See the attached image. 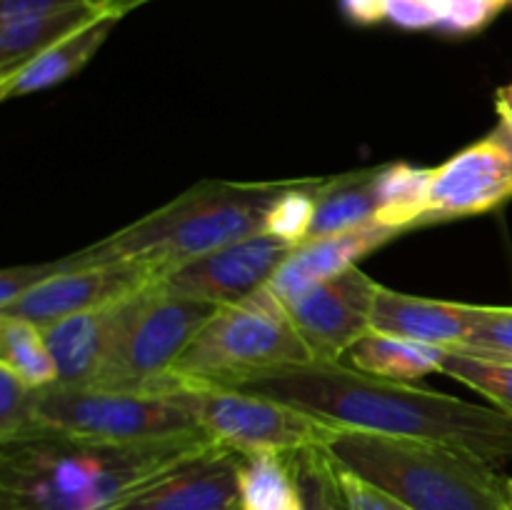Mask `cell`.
Segmentation results:
<instances>
[{"mask_svg":"<svg viewBox=\"0 0 512 510\" xmlns=\"http://www.w3.org/2000/svg\"><path fill=\"white\" fill-rule=\"evenodd\" d=\"M375 173L378 168L325 178L318 190L313 225L305 240L328 238L375 223Z\"/></svg>","mask_w":512,"mask_h":510,"instance_id":"cell-20","label":"cell"},{"mask_svg":"<svg viewBox=\"0 0 512 510\" xmlns=\"http://www.w3.org/2000/svg\"><path fill=\"white\" fill-rule=\"evenodd\" d=\"M398 235L403 233L380 223H368L363 228L348 230V233L305 240V243L295 245L293 253L283 260V265L275 270L265 288L285 305L303 295L305 290L355 268L365 255Z\"/></svg>","mask_w":512,"mask_h":510,"instance_id":"cell-14","label":"cell"},{"mask_svg":"<svg viewBox=\"0 0 512 510\" xmlns=\"http://www.w3.org/2000/svg\"><path fill=\"white\" fill-rule=\"evenodd\" d=\"M345 18L355 25H375L385 20V0H338Z\"/></svg>","mask_w":512,"mask_h":510,"instance_id":"cell-34","label":"cell"},{"mask_svg":"<svg viewBox=\"0 0 512 510\" xmlns=\"http://www.w3.org/2000/svg\"><path fill=\"white\" fill-rule=\"evenodd\" d=\"M240 510H303L290 453H253L240 458Z\"/></svg>","mask_w":512,"mask_h":510,"instance_id":"cell-22","label":"cell"},{"mask_svg":"<svg viewBox=\"0 0 512 510\" xmlns=\"http://www.w3.org/2000/svg\"><path fill=\"white\" fill-rule=\"evenodd\" d=\"M478 310L480 305L418 298L378 285L370 310V330L455 350L470 335Z\"/></svg>","mask_w":512,"mask_h":510,"instance_id":"cell-15","label":"cell"},{"mask_svg":"<svg viewBox=\"0 0 512 510\" xmlns=\"http://www.w3.org/2000/svg\"><path fill=\"white\" fill-rule=\"evenodd\" d=\"M130 295L40 328L58 370V385L80 388L93 383L113 345Z\"/></svg>","mask_w":512,"mask_h":510,"instance_id":"cell-16","label":"cell"},{"mask_svg":"<svg viewBox=\"0 0 512 510\" xmlns=\"http://www.w3.org/2000/svg\"><path fill=\"white\" fill-rule=\"evenodd\" d=\"M495 108H498L500 125H505L512 133V83L498 90V95H495Z\"/></svg>","mask_w":512,"mask_h":510,"instance_id":"cell-36","label":"cell"},{"mask_svg":"<svg viewBox=\"0 0 512 510\" xmlns=\"http://www.w3.org/2000/svg\"><path fill=\"white\" fill-rule=\"evenodd\" d=\"M215 445L205 433L108 443L40 430L0 443V510H118Z\"/></svg>","mask_w":512,"mask_h":510,"instance_id":"cell-2","label":"cell"},{"mask_svg":"<svg viewBox=\"0 0 512 510\" xmlns=\"http://www.w3.org/2000/svg\"><path fill=\"white\" fill-rule=\"evenodd\" d=\"M118 20L120 18H113V15H100L93 23L83 25L80 30L70 33L68 38L60 40V43L50 45L48 50H43L38 58L25 63L15 73L3 75L0 78V98H20V95L48 90L53 85L63 83V80L73 78L98 53L100 45L108 40V35L118 25Z\"/></svg>","mask_w":512,"mask_h":510,"instance_id":"cell-17","label":"cell"},{"mask_svg":"<svg viewBox=\"0 0 512 510\" xmlns=\"http://www.w3.org/2000/svg\"><path fill=\"white\" fill-rule=\"evenodd\" d=\"M85 3L93 5V8H98L100 13H105V15L123 18V15H128L130 10L140 8V5H145L148 0H85Z\"/></svg>","mask_w":512,"mask_h":510,"instance_id":"cell-35","label":"cell"},{"mask_svg":"<svg viewBox=\"0 0 512 510\" xmlns=\"http://www.w3.org/2000/svg\"><path fill=\"white\" fill-rule=\"evenodd\" d=\"M433 168L390 163L375 173V223L405 233L425 225Z\"/></svg>","mask_w":512,"mask_h":510,"instance_id":"cell-21","label":"cell"},{"mask_svg":"<svg viewBox=\"0 0 512 510\" xmlns=\"http://www.w3.org/2000/svg\"><path fill=\"white\" fill-rule=\"evenodd\" d=\"M510 493H512V478H510Z\"/></svg>","mask_w":512,"mask_h":510,"instance_id":"cell-39","label":"cell"},{"mask_svg":"<svg viewBox=\"0 0 512 510\" xmlns=\"http://www.w3.org/2000/svg\"><path fill=\"white\" fill-rule=\"evenodd\" d=\"M335 468H338V465H335ZM338 475H340V485H343L348 510H395L400 505L395 503L390 495H385L383 490L375 488L373 483L348 473V470L338 468Z\"/></svg>","mask_w":512,"mask_h":510,"instance_id":"cell-32","label":"cell"},{"mask_svg":"<svg viewBox=\"0 0 512 510\" xmlns=\"http://www.w3.org/2000/svg\"><path fill=\"white\" fill-rule=\"evenodd\" d=\"M288 183H230L203 180L165 203L163 208L125 225L118 233L65 255L68 268L143 260L160 270V278L180 265L235 240L265 233L268 213Z\"/></svg>","mask_w":512,"mask_h":510,"instance_id":"cell-3","label":"cell"},{"mask_svg":"<svg viewBox=\"0 0 512 510\" xmlns=\"http://www.w3.org/2000/svg\"><path fill=\"white\" fill-rule=\"evenodd\" d=\"M40 430L108 443H143L185 433H203L193 415L155 390L48 385L35 393Z\"/></svg>","mask_w":512,"mask_h":510,"instance_id":"cell-8","label":"cell"},{"mask_svg":"<svg viewBox=\"0 0 512 510\" xmlns=\"http://www.w3.org/2000/svg\"><path fill=\"white\" fill-rule=\"evenodd\" d=\"M303 510H348L340 475L323 445L290 453Z\"/></svg>","mask_w":512,"mask_h":510,"instance_id":"cell-24","label":"cell"},{"mask_svg":"<svg viewBox=\"0 0 512 510\" xmlns=\"http://www.w3.org/2000/svg\"><path fill=\"white\" fill-rule=\"evenodd\" d=\"M218 305L173 293L163 283L135 290L113 345L93 378L95 388L150 390L165 378Z\"/></svg>","mask_w":512,"mask_h":510,"instance_id":"cell-7","label":"cell"},{"mask_svg":"<svg viewBox=\"0 0 512 510\" xmlns=\"http://www.w3.org/2000/svg\"><path fill=\"white\" fill-rule=\"evenodd\" d=\"M512 198V133L498 125L433 168L425 223L488 213Z\"/></svg>","mask_w":512,"mask_h":510,"instance_id":"cell-10","label":"cell"},{"mask_svg":"<svg viewBox=\"0 0 512 510\" xmlns=\"http://www.w3.org/2000/svg\"><path fill=\"white\" fill-rule=\"evenodd\" d=\"M323 448L405 510H512L508 475L443 445L338 428Z\"/></svg>","mask_w":512,"mask_h":510,"instance_id":"cell-4","label":"cell"},{"mask_svg":"<svg viewBox=\"0 0 512 510\" xmlns=\"http://www.w3.org/2000/svg\"><path fill=\"white\" fill-rule=\"evenodd\" d=\"M100 15L105 13H100L98 8L88 3H80L73 8L55 10V13L0 20V78L23 68L25 63L38 58L50 45L60 43L83 25L93 23Z\"/></svg>","mask_w":512,"mask_h":510,"instance_id":"cell-18","label":"cell"},{"mask_svg":"<svg viewBox=\"0 0 512 510\" xmlns=\"http://www.w3.org/2000/svg\"><path fill=\"white\" fill-rule=\"evenodd\" d=\"M325 178H305L290 180L288 190L275 200L268 213L265 233L285 240L290 245H300L310 233V225L315 218V205H318V190Z\"/></svg>","mask_w":512,"mask_h":510,"instance_id":"cell-26","label":"cell"},{"mask_svg":"<svg viewBox=\"0 0 512 510\" xmlns=\"http://www.w3.org/2000/svg\"><path fill=\"white\" fill-rule=\"evenodd\" d=\"M395 510H405V508H403V505H398V508H395Z\"/></svg>","mask_w":512,"mask_h":510,"instance_id":"cell-38","label":"cell"},{"mask_svg":"<svg viewBox=\"0 0 512 510\" xmlns=\"http://www.w3.org/2000/svg\"><path fill=\"white\" fill-rule=\"evenodd\" d=\"M80 3H85V0H0V20L55 13V10L73 8Z\"/></svg>","mask_w":512,"mask_h":510,"instance_id":"cell-33","label":"cell"},{"mask_svg":"<svg viewBox=\"0 0 512 510\" xmlns=\"http://www.w3.org/2000/svg\"><path fill=\"white\" fill-rule=\"evenodd\" d=\"M240 458L215 445L135 493L118 510H240Z\"/></svg>","mask_w":512,"mask_h":510,"instance_id":"cell-13","label":"cell"},{"mask_svg":"<svg viewBox=\"0 0 512 510\" xmlns=\"http://www.w3.org/2000/svg\"><path fill=\"white\" fill-rule=\"evenodd\" d=\"M293 248L295 245L275 235H250L180 265L160 283L173 293L205 300L220 308L238 303L268 285Z\"/></svg>","mask_w":512,"mask_h":510,"instance_id":"cell-12","label":"cell"},{"mask_svg":"<svg viewBox=\"0 0 512 510\" xmlns=\"http://www.w3.org/2000/svg\"><path fill=\"white\" fill-rule=\"evenodd\" d=\"M385 20L403 30H438L430 0H385Z\"/></svg>","mask_w":512,"mask_h":510,"instance_id":"cell-31","label":"cell"},{"mask_svg":"<svg viewBox=\"0 0 512 510\" xmlns=\"http://www.w3.org/2000/svg\"><path fill=\"white\" fill-rule=\"evenodd\" d=\"M35 393L23 380L0 368V443L23 440L38 433L35 420Z\"/></svg>","mask_w":512,"mask_h":510,"instance_id":"cell-27","label":"cell"},{"mask_svg":"<svg viewBox=\"0 0 512 510\" xmlns=\"http://www.w3.org/2000/svg\"><path fill=\"white\" fill-rule=\"evenodd\" d=\"M455 350H465L485 358L512 360V308L480 305L475 325L465 343Z\"/></svg>","mask_w":512,"mask_h":510,"instance_id":"cell-28","label":"cell"},{"mask_svg":"<svg viewBox=\"0 0 512 510\" xmlns=\"http://www.w3.org/2000/svg\"><path fill=\"white\" fill-rule=\"evenodd\" d=\"M503 3H505V8H508V5H512V0H503Z\"/></svg>","mask_w":512,"mask_h":510,"instance_id":"cell-37","label":"cell"},{"mask_svg":"<svg viewBox=\"0 0 512 510\" xmlns=\"http://www.w3.org/2000/svg\"><path fill=\"white\" fill-rule=\"evenodd\" d=\"M438 13V33L445 35H473L488 28L500 10L503 0H430Z\"/></svg>","mask_w":512,"mask_h":510,"instance_id":"cell-29","label":"cell"},{"mask_svg":"<svg viewBox=\"0 0 512 510\" xmlns=\"http://www.w3.org/2000/svg\"><path fill=\"white\" fill-rule=\"evenodd\" d=\"M63 270L60 258L53 263H35V265H18V268H5L0 273V308H8L15 300L23 298L28 290L40 285L43 280L53 278Z\"/></svg>","mask_w":512,"mask_h":510,"instance_id":"cell-30","label":"cell"},{"mask_svg":"<svg viewBox=\"0 0 512 510\" xmlns=\"http://www.w3.org/2000/svg\"><path fill=\"white\" fill-rule=\"evenodd\" d=\"M445 355H448V348H440V345L370 330L350 348L348 358L350 368L360 373L398 380V383H418L425 375L440 373Z\"/></svg>","mask_w":512,"mask_h":510,"instance_id":"cell-19","label":"cell"},{"mask_svg":"<svg viewBox=\"0 0 512 510\" xmlns=\"http://www.w3.org/2000/svg\"><path fill=\"white\" fill-rule=\"evenodd\" d=\"M440 373L478 390L480 395L493 400L500 410L512 415V360L448 350L443 365H440Z\"/></svg>","mask_w":512,"mask_h":510,"instance_id":"cell-25","label":"cell"},{"mask_svg":"<svg viewBox=\"0 0 512 510\" xmlns=\"http://www.w3.org/2000/svg\"><path fill=\"white\" fill-rule=\"evenodd\" d=\"M378 285L355 265L285 303L290 323L313 355V363H340L370 333Z\"/></svg>","mask_w":512,"mask_h":510,"instance_id":"cell-9","label":"cell"},{"mask_svg":"<svg viewBox=\"0 0 512 510\" xmlns=\"http://www.w3.org/2000/svg\"><path fill=\"white\" fill-rule=\"evenodd\" d=\"M60 265L63 270L58 275L35 285L8 308H0V315H13L45 328L163 280L160 270L143 260H108V263L68 268L60 258Z\"/></svg>","mask_w":512,"mask_h":510,"instance_id":"cell-11","label":"cell"},{"mask_svg":"<svg viewBox=\"0 0 512 510\" xmlns=\"http://www.w3.org/2000/svg\"><path fill=\"white\" fill-rule=\"evenodd\" d=\"M0 368L30 388H48L58 383V370L43 330L13 315H0Z\"/></svg>","mask_w":512,"mask_h":510,"instance_id":"cell-23","label":"cell"},{"mask_svg":"<svg viewBox=\"0 0 512 510\" xmlns=\"http://www.w3.org/2000/svg\"><path fill=\"white\" fill-rule=\"evenodd\" d=\"M225 388L265 395L338 428L443 445L495 468L512 460V415L505 410L340 363L280 365Z\"/></svg>","mask_w":512,"mask_h":510,"instance_id":"cell-1","label":"cell"},{"mask_svg":"<svg viewBox=\"0 0 512 510\" xmlns=\"http://www.w3.org/2000/svg\"><path fill=\"white\" fill-rule=\"evenodd\" d=\"M313 363L285 305L268 288L220 305L165 375L228 385L280 365Z\"/></svg>","mask_w":512,"mask_h":510,"instance_id":"cell-5","label":"cell"},{"mask_svg":"<svg viewBox=\"0 0 512 510\" xmlns=\"http://www.w3.org/2000/svg\"><path fill=\"white\" fill-rule=\"evenodd\" d=\"M150 390L188 410L208 438L240 455L315 448L325 445V440L338 430V425L293 405L225 385L175 380L165 375Z\"/></svg>","mask_w":512,"mask_h":510,"instance_id":"cell-6","label":"cell"}]
</instances>
